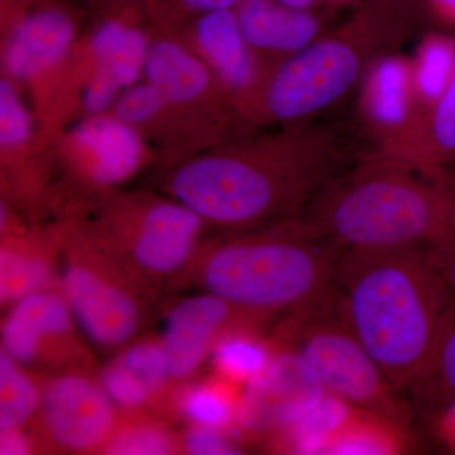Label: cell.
Instances as JSON below:
<instances>
[{"instance_id": "6da1fadb", "label": "cell", "mask_w": 455, "mask_h": 455, "mask_svg": "<svg viewBox=\"0 0 455 455\" xmlns=\"http://www.w3.org/2000/svg\"><path fill=\"white\" fill-rule=\"evenodd\" d=\"M363 154L348 127L317 119L247 148L190 161L170 188L204 221L248 229L300 217Z\"/></svg>"}, {"instance_id": "7a4b0ae2", "label": "cell", "mask_w": 455, "mask_h": 455, "mask_svg": "<svg viewBox=\"0 0 455 455\" xmlns=\"http://www.w3.org/2000/svg\"><path fill=\"white\" fill-rule=\"evenodd\" d=\"M331 292L347 324L394 387H414L453 304L427 250L343 251Z\"/></svg>"}, {"instance_id": "3957f363", "label": "cell", "mask_w": 455, "mask_h": 455, "mask_svg": "<svg viewBox=\"0 0 455 455\" xmlns=\"http://www.w3.org/2000/svg\"><path fill=\"white\" fill-rule=\"evenodd\" d=\"M300 217L340 252L427 250L455 235L439 171L368 152Z\"/></svg>"}, {"instance_id": "277c9868", "label": "cell", "mask_w": 455, "mask_h": 455, "mask_svg": "<svg viewBox=\"0 0 455 455\" xmlns=\"http://www.w3.org/2000/svg\"><path fill=\"white\" fill-rule=\"evenodd\" d=\"M340 251L302 217L200 250L190 280L239 309L268 320L307 313L331 291Z\"/></svg>"}, {"instance_id": "5b68a950", "label": "cell", "mask_w": 455, "mask_h": 455, "mask_svg": "<svg viewBox=\"0 0 455 455\" xmlns=\"http://www.w3.org/2000/svg\"><path fill=\"white\" fill-rule=\"evenodd\" d=\"M407 31L385 4L363 9L278 65L263 89L266 116L291 127L317 121L363 82L374 60L395 52Z\"/></svg>"}, {"instance_id": "8992f818", "label": "cell", "mask_w": 455, "mask_h": 455, "mask_svg": "<svg viewBox=\"0 0 455 455\" xmlns=\"http://www.w3.org/2000/svg\"><path fill=\"white\" fill-rule=\"evenodd\" d=\"M56 248L57 284L84 337L108 352H119L136 340L146 324L151 293L98 236H74Z\"/></svg>"}, {"instance_id": "52a82bcc", "label": "cell", "mask_w": 455, "mask_h": 455, "mask_svg": "<svg viewBox=\"0 0 455 455\" xmlns=\"http://www.w3.org/2000/svg\"><path fill=\"white\" fill-rule=\"evenodd\" d=\"M295 352L316 374L328 394L353 409L403 427L409 410L376 361L362 346L335 304L333 292L293 317Z\"/></svg>"}, {"instance_id": "ba28073f", "label": "cell", "mask_w": 455, "mask_h": 455, "mask_svg": "<svg viewBox=\"0 0 455 455\" xmlns=\"http://www.w3.org/2000/svg\"><path fill=\"white\" fill-rule=\"evenodd\" d=\"M204 221L184 204L147 206L130 227L98 236L134 280L154 296L182 283L202 250Z\"/></svg>"}, {"instance_id": "9c48e42d", "label": "cell", "mask_w": 455, "mask_h": 455, "mask_svg": "<svg viewBox=\"0 0 455 455\" xmlns=\"http://www.w3.org/2000/svg\"><path fill=\"white\" fill-rule=\"evenodd\" d=\"M37 416L41 442L74 454L106 451L121 421L101 383L77 370L44 379Z\"/></svg>"}, {"instance_id": "30bf717a", "label": "cell", "mask_w": 455, "mask_h": 455, "mask_svg": "<svg viewBox=\"0 0 455 455\" xmlns=\"http://www.w3.org/2000/svg\"><path fill=\"white\" fill-rule=\"evenodd\" d=\"M82 333L59 284L31 293L8 307L2 350L26 368L84 371L89 357Z\"/></svg>"}, {"instance_id": "8fae6325", "label": "cell", "mask_w": 455, "mask_h": 455, "mask_svg": "<svg viewBox=\"0 0 455 455\" xmlns=\"http://www.w3.org/2000/svg\"><path fill=\"white\" fill-rule=\"evenodd\" d=\"M266 320L211 292L176 302L164 317L163 346L172 382H185L211 357L221 337L236 329L259 328Z\"/></svg>"}, {"instance_id": "7c38bea8", "label": "cell", "mask_w": 455, "mask_h": 455, "mask_svg": "<svg viewBox=\"0 0 455 455\" xmlns=\"http://www.w3.org/2000/svg\"><path fill=\"white\" fill-rule=\"evenodd\" d=\"M328 392L304 359L292 350L275 355L267 370L239 398L235 423L251 434H280Z\"/></svg>"}, {"instance_id": "4fadbf2b", "label": "cell", "mask_w": 455, "mask_h": 455, "mask_svg": "<svg viewBox=\"0 0 455 455\" xmlns=\"http://www.w3.org/2000/svg\"><path fill=\"white\" fill-rule=\"evenodd\" d=\"M358 116L377 151L403 136L420 116L411 60L397 52L374 60L361 84Z\"/></svg>"}, {"instance_id": "5bb4252c", "label": "cell", "mask_w": 455, "mask_h": 455, "mask_svg": "<svg viewBox=\"0 0 455 455\" xmlns=\"http://www.w3.org/2000/svg\"><path fill=\"white\" fill-rule=\"evenodd\" d=\"M76 26L59 5H41L18 20L4 52L9 76L25 80L57 64L70 49Z\"/></svg>"}, {"instance_id": "9a60e30c", "label": "cell", "mask_w": 455, "mask_h": 455, "mask_svg": "<svg viewBox=\"0 0 455 455\" xmlns=\"http://www.w3.org/2000/svg\"><path fill=\"white\" fill-rule=\"evenodd\" d=\"M244 40L253 51L283 57V61L322 36L323 22L313 11L277 0H241L235 7Z\"/></svg>"}, {"instance_id": "2e32d148", "label": "cell", "mask_w": 455, "mask_h": 455, "mask_svg": "<svg viewBox=\"0 0 455 455\" xmlns=\"http://www.w3.org/2000/svg\"><path fill=\"white\" fill-rule=\"evenodd\" d=\"M368 154L439 171L455 161V73L442 97L401 139Z\"/></svg>"}, {"instance_id": "e0dca14e", "label": "cell", "mask_w": 455, "mask_h": 455, "mask_svg": "<svg viewBox=\"0 0 455 455\" xmlns=\"http://www.w3.org/2000/svg\"><path fill=\"white\" fill-rule=\"evenodd\" d=\"M196 38L209 64L228 88L244 92L256 86V60L253 50L244 40L235 9L197 16Z\"/></svg>"}, {"instance_id": "ac0fdd59", "label": "cell", "mask_w": 455, "mask_h": 455, "mask_svg": "<svg viewBox=\"0 0 455 455\" xmlns=\"http://www.w3.org/2000/svg\"><path fill=\"white\" fill-rule=\"evenodd\" d=\"M75 134L89 156L90 172L98 184H121L139 170L143 146L133 125L98 116L80 125Z\"/></svg>"}, {"instance_id": "d6986e66", "label": "cell", "mask_w": 455, "mask_h": 455, "mask_svg": "<svg viewBox=\"0 0 455 455\" xmlns=\"http://www.w3.org/2000/svg\"><path fill=\"white\" fill-rule=\"evenodd\" d=\"M57 251L31 242L3 239L0 250L2 307L57 286Z\"/></svg>"}, {"instance_id": "ffe728a7", "label": "cell", "mask_w": 455, "mask_h": 455, "mask_svg": "<svg viewBox=\"0 0 455 455\" xmlns=\"http://www.w3.org/2000/svg\"><path fill=\"white\" fill-rule=\"evenodd\" d=\"M145 73L167 104H187L202 97L211 85L208 68L196 56L170 41L149 44Z\"/></svg>"}, {"instance_id": "44dd1931", "label": "cell", "mask_w": 455, "mask_h": 455, "mask_svg": "<svg viewBox=\"0 0 455 455\" xmlns=\"http://www.w3.org/2000/svg\"><path fill=\"white\" fill-rule=\"evenodd\" d=\"M149 44L145 33L119 20H107L92 36V50L97 73L112 80L118 88L128 89L145 71Z\"/></svg>"}, {"instance_id": "7402d4cb", "label": "cell", "mask_w": 455, "mask_h": 455, "mask_svg": "<svg viewBox=\"0 0 455 455\" xmlns=\"http://www.w3.org/2000/svg\"><path fill=\"white\" fill-rule=\"evenodd\" d=\"M412 77L420 114L436 103L455 73V41L440 33H430L411 59Z\"/></svg>"}, {"instance_id": "603a6c76", "label": "cell", "mask_w": 455, "mask_h": 455, "mask_svg": "<svg viewBox=\"0 0 455 455\" xmlns=\"http://www.w3.org/2000/svg\"><path fill=\"white\" fill-rule=\"evenodd\" d=\"M211 357L221 379L247 385L267 370L275 355L253 329H236L218 340Z\"/></svg>"}, {"instance_id": "cb8c5ba5", "label": "cell", "mask_w": 455, "mask_h": 455, "mask_svg": "<svg viewBox=\"0 0 455 455\" xmlns=\"http://www.w3.org/2000/svg\"><path fill=\"white\" fill-rule=\"evenodd\" d=\"M353 407L326 394L313 409L281 431L287 448L298 453H324L335 434L353 416Z\"/></svg>"}, {"instance_id": "d4e9b609", "label": "cell", "mask_w": 455, "mask_h": 455, "mask_svg": "<svg viewBox=\"0 0 455 455\" xmlns=\"http://www.w3.org/2000/svg\"><path fill=\"white\" fill-rule=\"evenodd\" d=\"M42 383L35 373L0 350V430L23 427L38 414Z\"/></svg>"}, {"instance_id": "484cf974", "label": "cell", "mask_w": 455, "mask_h": 455, "mask_svg": "<svg viewBox=\"0 0 455 455\" xmlns=\"http://www.w3.org/2000/svg\"><path fill=\"white\" fill-rule=\"evenodd\" d=\"M212 379L188 386L179 395L178 410L193 427L223 430L235 421L239 398L232 383Z\"/></svg>"}, {"instance_id": "4316f807", "label": "cell", "mask_w": 455, "mask_h": 455, "mask_svg": "<svg viewBox=\"0 0 455 455\" xmlns=\"http://www.w3.org/2000/svg\"><path fill=\"white\" fill-rule=\"evenodd\" d=\"M400 425L391 423L379 416L355 415L325 448L326 454H392L403 449Z\"/></svg>"}, {"instance_id": "83f0119b", "label": "cell", "mask_w": 455, "mask_h": 455, "mask_svg": "<svg viewBox=\"0 0 455 455\" xmlns=\"http://www.w3.org/2000/svg\"><path fill=\"white\" fill-rule=\"evenodd\" d=\"M414 388L429 403H455V302L449 307L427 370Z\"/></svg>"}, {"instance_id": "f1b7e54d", "label": "cell", "mask_w": 455, "mask_h": 455, "mask_svg": "<svg viewBox=\"0 0 455 455\" xmlns=\"http://www.w3.org/2000/svg\"><path fill=\"white\" fill-rule=\"evenodd\" d=\"M124 419L104 453L109 454H171L181 451V440L164 425L145 419Z\"/></svg>"}, {"instance_id": "f546056e", "label": "cell", "mask_w": 455, "mask_h": 455, "mask_svg": "<svg viewBox=\"0 0 455 455\" xmlns=\"http://www.w3.org/2000/svg\"><path fill=\"white\" fill-rule=\"evenodd\" d=\"M116 359L146 382L156 396L172 382L169 361L161 339L137 338L125 348L119 350Z\"/></svg>"}, {"instance_id": "4dcf8cb0", "label": "cell", "mask_w": 455, "mask_h": 455, "mask_svg": "<svg viewBox=\"0 0 455 455\" xmlns=\"http://www.w3.org/2000/svg\"><path fill=\"white\" fill-rule=\"evenodd\" d=\"M99 382L116 409L130 411L131 414L145 409L151 401L157 398L146 382L123 366L116 358L104 368Z\"/></svg>"}, {"instance_id": "1f68e13d", "label": "cell", "mask_w": 455, "mask_h": 455, "mask_svg": "<svg viewBox=\"0 0 455 455\" xmlns=\"http://www.w3.org/2000/svg\"><path fill=\"white\" fill-rule=\"evenodd\" d=\"M32 134L28 110L9 80L0 82V143L4 148L25 145Z\"/></svg>"}, {"instance_id": "d6a6232c", "label": "cell", "mask_w": 455, "mask_h": 455, "mask_svg": "<svg viewBox=\"0 0 455 455\" xmlns=\"http://www.w3.org/2000/svg\"><path fill=\"white\" fill-rule=\"evenodd\" d=\"M167 106L166 100L152 84H140L125 90L116 101V118L137 125L151 121Z\"/></svg>"}, {"instance_id": "836d02e7", "label": "cell", "mask_w": 455, "mask_h": 455, "mask_svg": "<svg viewBox=\"0 0 455 455\" xmlns=\"http://www.w3.org/2000/svg\"><path fill=\"white\" fill-rule=\"evenodd\" d=\"M223 430L193 427L181 439V451L188 454L236 453L232 442L221 434Z\"/></svg>"}, {"instance_id": "e575fe53", "label": "cell", "mask_w": 455, "mask_h": 455, "mask_svg": "<svg viewBox=\"0 0 455 455\" xmlns=\"http://www.w3.org/2000/svg\"><path fill=\"white\" fill-rule=\"evenodd\" d=\"M427 256L430 265L447 284L455 302V235L448 241L427 248Z\"/></svg>"}, {"instance_id": "d590c367", "label": "cell", "mask_w": 455, "mask_h": 455, "mask_svg": "<svg viewBox=\"0 0 455 455\" xmlns=\"http://www.w3.org/2000/svg\"><path fill=\"white\" fill-rule=\"evenodd\" d=\"M164 5L180 9L184 13H196L197 16L209 12L235 9L241 0H160Z\"/></svg>"}, {"instance_id": "8d00e7d4", "label": "cell", "mask_w": 455, "mask_h": 455, "mask_svg": "<svg viewBox=\"0 0 455 455\" xmlns=\"http://www.w3.org/2000/svg\"><path fill=\"white\" fill-rule=\"evenodd\" d=\"M35 443L23 427L0 430V453L2 454H29L35 449Z\"/></svg>"}, {"instance_id": "74e56055", "label": "cell", "mask_w": 455, "mask_h": 455, "mask_svg": "<svg viewBox=\"0 0 455 455\" xmlns=\"http://www.w3.org/2000/svg\"><path fill=\"white\" fill-rule=\"evenodd\" d=\"M440 176H442L444 187L448 191L449 199H451L455 230V161L454 163L448 164L444 169L440 170Z\"/></svg>"}, {"instance_id": "f35d334b", "label": "cell", "mask_w": 455, "mask_h": 455, "mask_svg": "<svg viewBox=\"0 0 455 455\" xmlns=\"http://www.w3.org/2000/svg\"><path fill=\"white\" fill-rule=\"evenodd\" d=\"M440 16L455 23V0H431Z\"/></svg>"}, {"instance_id": "ab89813d", "label": "cell", "mask_w": 455, "mask_h": 455, "mask_svg": "<svg viewBox=\"0 0 455 455\" xmlns=\"http://www.w3.org/2000/svg\"><path fill=\"white\" fill-rule=\"evenodd\" d=\"M277 2L290 8L311 11V9L315 7L317 0H277Z\"/></svg>"}, {"instance_id": "60d3db41", "label": "cell", "mask_w": 455, "mask_h": 455, "mask_svg": "<svg viewBox=\"0 0 455 455\" xmlns=\"http://www.w3.org/2000/svg\"><path fill=\"white\" fill-rule=\"evenodd\" d=\"M334 2L343 3V2H348V0H334Z\"/></svg>"}]
</instances>
